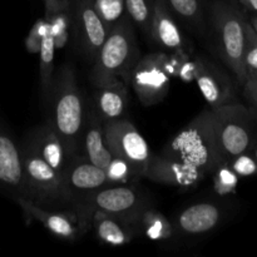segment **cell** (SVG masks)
<instances>
[{"mask_svg": "<svg viewBox=\"0 0 257 257\" xmlns=\"http://www.w3.org/2000/svg\"><path fill=\"white\" fill-rule=\"evenodd\" d=\"M135 225H137L148 238L155 241L168 240L173 232L170 221L156 210H141Z\"/></svg>", "mask_w": 257, "mask_h": 257, "instance_id": "cell-23", "label": "cell"}, {"mask_svg": "<svg viewBox=\"0 0 257 257\" xmlns=\"http://www.w3.org/2000/svg\"><path fill=\"white\" fill-rule=\"evenodd\" d=\"M138 49L135 33L127 18H120L109 30L95 57L92 80L97 88L107 85L119 77L130 79L132 68L137 63Z\"/></svg>", "mask_w": 257, "mask_h": 257, "instance_id": "cell-2", "label": "cell"}, {"mask_svg": "<svg viewBox=\"0 0 257 257\" xmlns=\"http://www.w3.org/2000/svg\"><path fill=\"white\" fill-rule=\"evenodd\" d=\"M221 212L212 203H196L183 210L177 217V227L188 235H201L213 230L220 222Z\"/></svg>", "mask_w": 257, "mask_h": 257, "instance_id": "cell-18", "label": "cell"}, {"mask_svg": "<svg viewBox=\"0 0 257 257\" xmlns=\"http://www.w3.org/2000/svg\"><path fill=\"white\" fill-rule=\"evenodd\" d=\"M97 107L99 114L105 120L122 118L128 102L127 88L122 80L117 79L107 85L98 88Z\"/></svg>", "mask_w": 257, "mask_h": 257, "instance_id": "cell-21", "label": "cell"}, {"mask_svg": "<svg viewBox=\"0 0 257 257\" xmlns=\"http://www.w3.org/2000/svg\"><path fill=\"white\" fill-rule=\"evenodd\" d=\"M155 0H125V10L131 19L145 33H150Z\"/></svg>", "mask_w": 257, "mask_h": 257, "instance_id": "cell-25", "label": "cell"}, {"mask_svg": "<svg viewBox=\"0 0 257 257\" xmlns=\"http://www.w3.org/2000/svg\"><path fill=\"white\" fill-rule=\"evenodd\" d=\"M27 197L38 205H60L70 202L64 177L48 165L29 142L20 147Z\"/></svg>", "mask_w": 257, "mask_h": 257, "instance_id": "cell-5", "label": "cell"}, {"mask_svg": "<svg viewBox=\"0 0 257 257\" xmlns=\"http://www.w3.org/2000/svg\"><path fill=\"white\" fill-rule=\"evenodd\" d=\"M150 33L155 42L165 49L178 52L183 48V37L167 0H155Z\"/></svg>", "mask_w": 257, "mask_h": 257, "instance_id": "cell-16", "label": "cell"}, {"mask_svg": "<svg viewBox=\"0 0 257 257\" xmlns=\"http://www.w3.org/2000/svg\"><path fill=\"white\" fill-rule=\"evenodd\" d=\"M24 215L30 220H37L54 236L62 240H77L85 231L88 225V212H80L75 215L73 212H57V211L45 210L43 206L25 197L15 200Z\"/></svg>", "mask_w": 257, "mask_h": 257, "instance_id": "cell-9", "label": "cell"}, {"mask_svg": "<svg viewBox=\"0 0 257 257\" xmlns=\"http://www.w3.org/2000/svg\"><path fill=\"white\" fill-rule=\"evenodd\" d=\"M92 223L95 235L102 242L109 246H122L131 242L135 236L133 223L127 222L119 217L94 210L92 215Z\"/></svg>", "mask_w": 257, "mask_h": 257, "instance_id": "cell-19", "label": "cell"}, {"mask_svg": "<svg viewBox=\"0 0 257 257\" xmlns=\"http://www.w3.org/2000/svg\"><path fill=\"white\" fill-rule=\"evenodd\" d=\"M143 177L155 182L175 186V187H192L203 180V176L187 165L177 162L163 155L151 156Z\"/></svg>", "mask_w": 257, "mask_h": 257, "instance_id": "cell-14", "label": "cell"}, {"mask_svg": "<svg viewBox=\"0 0 257 257\" xmlns=\"http://www.w3.org/2000/svg\"><path fill=\"white\" fill-rule=\"evenodd\" d=\"M171 10L188 22H197L201 18V0H167Z\"/></svg>", "mask_w": 257, "mask_h": 257, "instance_id": "cell-30", "label": "cell"}, {"mask_svg": "<svg viewBox=\"0 0 257 257\" xmlns=\"http://www.w3.org/2000/svg\"><path fill=\"white\" fill-rule=\"evenodd\" d=\"M64 182L72 201L79 196H92L108 183L105 171L93 165L89 160H70L64 172Z\"/></svg>", "mask_w": 257, "mask_h": 257, "instance_id": "cell-15", "label": "cell"}, {"mask_svg": "<svg viewBox=\"0 0 257 257\" xmlns=\"http://www.w3.org/2000/svg\"><path fill=\"white\" fill-rule=\"evenodd\" d=\"M245 53H243V63H245L246 77L248 74L257 72V34L248 20L245 22Z\"/></svg>", "mask_w": 257, "mask_h": 257, "instance_id": "cell-29", "label": "cell"}, {"mask_svg": "<svg viewBox=\"0 0 257 257\" xmlns=\"http://www.w3.org/2000/svg\"><path fill=\"white\" fill-rule=\"evenodd\" d=\"M47 29L48 24L45 22L44 17L35 22L34 27L30 29L29 34H28L27 39H25V47H27L28 52L32 53V54H38L39 53L40 44H42L43 37H44Z\"/></svg>", "mask_w": 257, "mask_h": 257, "instance_id": "cell-32", "label": "cell"}, {"mask_svg": "<svg viewBox=\"0 0 257 257\" xmlns=\"http://www.w3.org/2000/svg\"><path fill=\"white\" fill-rule=\"evenodd\" d=\"M72 27L82 49L89 59H95L110 28L99 17L94 0H72Z\"/></svg>", "mask_w": 257, "mask_h": 257, "instance_id": "cell-10", "label": "cell"}, {"mask_svg": "<svg viewBox=\"0 0 257 257\" xmlns=\"http://www.w3.org/2000/svg\"><path fill=\"white\" fill-rule=\"evenodd\" d=\"M248 22L251 23V25H252L253 29H255V32H256V34H257V14H253L252 17L250 18V20H248Z\"/></svg>", "mask_w": 257, "mask_h": 257, "instance_id": "cell-35", "label": "cell"}, {"mask_svg": "<svg viewBox=\"0 0 257 257\" xmlns=\"http://www.w3.org/2000/svg\"><path fill=\"white\" fill-rule=\"evenodd\" d=\"M243 8L252 12L253 14H257V0H240Z\"/></svg>", "mask_w": 257, "mask_h": 257, "instance_id": "cell-34", "label": "cell"}, {"mask_svg": "<svg viewBox=\"0 0 257 257\" xmlns=\"http://www.w3.org/2000/svg\"><path fill=\"white\" fill-rule=\"evenodd\" d=\"M48 24V23H47ZM54 39L50 33L49 27L43 37L42 44L39 49V62H40V85H42V92L45 98H49L50 92L53 87V79H54V55H55Z\"/></svg>", "mask_w": 257, "mask_h": 257, "instance_id": "cell-24", "label": "cell"}, {"mask_svg": "<svg viewBox=\"0 0 257 257\" xmlns=\"http://www.w3.org/2000/svg\"><path fill=\"white\" fill-rule=\"evenodd\" d=\"M216 43L221 58L236 79L243 84L246 69L243 63L245 53V17L230 3L216 0L211 8Z\"/></svg>", "mask_w": 257, "mask_h": 257, "instance_id": "cell-4", "label": "cell"}, {"mask_svg": "<svg viewBox=\"0 0 257 257\" xmlns=\"http://www.w3.org/2000/svg\"><path fill=\"white\" fill-rule=\"evenodd\" d=\"M105 176H107L108 183H123L137 177L132 166L125 160L120 157L113 156L109 165L105 168Z\"/></svg>", "mask_w": 257, "mask_h": 257, "instance_id": "cell-27", "label": "cell"}, {"mask_svg": "<svg viewBox=\"0 0 257 257\" xmlns=\"http://www.w3.org/2000/svg\"><path fill=\"white\" fill-rule=\"evenodd\" d=\"M253 158H255L256 162H257V145H256V147H255V151H253Z\"/></svg>", "mask_w": 257, "mask_h": 257, "instance_id": "cell-36", "label": "cell"}, {"mask_svg": "<svg viewBox=\"0 0 257 257\" xmlns=\"http://www.w3.org/2000/svg\"><path fill=\"white\" fill-rule=\"evenodd\" d=\"M94 7L105 24L112 28L125 9V0H94Z\"/></svg>", "mask_w": 257, "mask_h": 257, "instance_id": "cell-28", "label": "cell"}, {"mask_svg": "<svg viewBox=\"0 0 257 257\" xmlns=\"http://www.w3.org/2000/svg\"><path fill=\"white\" fill-rule=\"evenodd\" d=\"M243 87H245V95L247 99L257 107V72L246 77Z\"/></svg>", "mask_w": 257, "mask_h": 257, "instance_id": "cell-33", "label": "cell"}, {"mask_svg": "<svg viewBox=\"0 0 257 257\" xmlns=\"http://www.w3.org/2000/svg\"><path fill=\"white\" fill-rule=\"evenodd\" d=\"M130 82L143 105L158 104L168 94L171 64L163 53H152L137 60L130 74Z\"/></svg>", "mask_w": 257, "mask_h": 257, "instance_id": "cell-7", "label": "cell"}, {"mask_svg": "<svg viewBox=\"0 0 257 257\" xmlns=\"http://www.w3.org/2000/svg\"><path fill=\"white\" fill-rule=\"evenodd\" d=\"M213 188L221 196L230 195L236 191L238 185V176L228 165V161L221 162L213 170Z\"/></svg>", "mask_w": 257, "mask_h": 257, "instance_id": "cell-26", "label": "cell"}, {"mask_svg": "<svg viewBox=\"0 0 257 257\" xmlns=\"http://www.w3.org/2000/svg\"><path fill=\"white\" fill-rule=\"evenodd\" d=\"M28 142L48 165L64 177V172L70 161V153L52 125L48 124L43 127L34 137H30Z\"/></svg>", "mask_w": 257, "mask_h": 257, "instance_id": "cell-17", "label": "cell"}, {"mask_svg": "<svg viewBox=\"0 0 257 257\" xmlns=\"http://www.w3.org/2000/svg\"><path fill=\"white\" fill-rule=\"evenodd\" d=\"M103 132L112 155L127 161L133 167L137 177H143L152 153L137 128L130 120L119 118L107 120Z\"/></svg>", "mask_w": 257, "mask_h": 257, "instance_id": "cell-8", "label": "cell"}, {"mask_svg": "<svg viewBox=\"0 0 257 257\" xmlns=\"http://www.w3.org/2000/svg\"><path fill=\"white\" fill-rule=\"evenodd\" d=\"M193 79L211 108L231 103L233 87L223 70L205 58L193 60Z\"/></svg>", "mask_w": 257, "mask_h": 257, "instance_id": "cell-12", "label": "cell"}, {"mask_svg": "<svg viewBox=\"0 0 257 257\" xmlns=\"http://www.w3.org/2000/svg\"><path fill=\"white\" fill-rule=\"evenodd\" d=\"M90 207L119 217L135 225L140 207V197L133 188L127 186L102 187L90 196Z\"/></svg>", "mask_w": 257, "mask_h": 257, "instance_id": "cell-13", "label": "cell"}, {"mask_svg": "<svg viewBox=\"0 0 257 257\" xmlns=\"http://www.w3.org/2000/svg\"><path fill=\"white\" fill-rule=\"evenodd\" d=\"M161 155L187 165L203 177L212 173L221 162H226L218 150L211 109L182 128L165 146Z\"/></svg>", "mask_w": 257, "mask_h": 257, "instance_id": "cell-1", "label": "cell"}, {"mask_svg": "<svg viewBox=\"0 0 257 257\" xmlns=\"http://www.w3.org/2000/svg\"><path fill=\"white\" fill-rule=\"evenodd\" d=\"M85 152H87V158L95 165L97 167L105 170L109 165L113 155L108 148L107 142L104 138V132L103 127L98 120L93 119L89 125L87 135H85Z\"/></svg>", "mask_w": 257, "mask_h": 257, "instance_id": "cell-22", "label": "cell"}, {"mask_svg": "<svg viewBox=\"0 0 257 257\" xmlns=\"http://www.w3.org/2000/svg\"><path fill=\"white\" fill-rule=\"evenodd\" d=\"M49 98L52 99V120L49 124L72 153L82 132L84 114L74 70L69 65H64L58 77H54Z\"/></svg>", "mask_w": 257, "mask_h": 257, "instance_id": "cell-3", "label": "cell"}, {"mask_svg": "<svg viewBox=\"0 0 257 257\" xmlns=\"http://www.w3.org/2000/svg\"><path fill=\"white\" fill-rule=\"evenodd\" d=\"M44 19L57 49L67 45L72 29V0H44Z\"/></svg>", "mask_w": 257, "mask_h": 257, "instance_id": "cell-20", "label": "cell"}, {"mask_svg": "<svg viewBox=\"0 0 257 257\" xmlns=\"http://www.w3.org/2000/svg\"><path fill=\"white\" fill-rule=\"evenodd\" d=\"M228 165L238 177H250L257 173V162L252 156L241 153L228 161Z\"/></svg>", "mask_w": 257, "mask_h": 257, "instance_id": "cell-31", "label": "cell"}, {"mask_svg": "<svg viewBox=\"0 0 257 257\" xmlns=\"http://www.w3.org/2000/svg\"><path fill=\"white\" fill-rule=\"evenodd\" d=\"M218 150L223 161L247 152L252 131L248 110L241 104H227L211 108Z\"/></svg>", "mask_w": 257, "mask_h": 257, "instance_id": "cell-6", "label": "cell"}, {"mask_svg": "<svg viewBox=\"0 0 257 257\" xmlns=\"http://www.w3.org/2000/svg\"><path fill=\"white\" fill-rule=\"evenodd\" d=\"M0 192L13 198L27 197L22 150L0 122Z\"/></svg>", "mask_w": 257, "mask_h": 257, "instance_id": "cell-11", "label": "cell"}]
</instances>
